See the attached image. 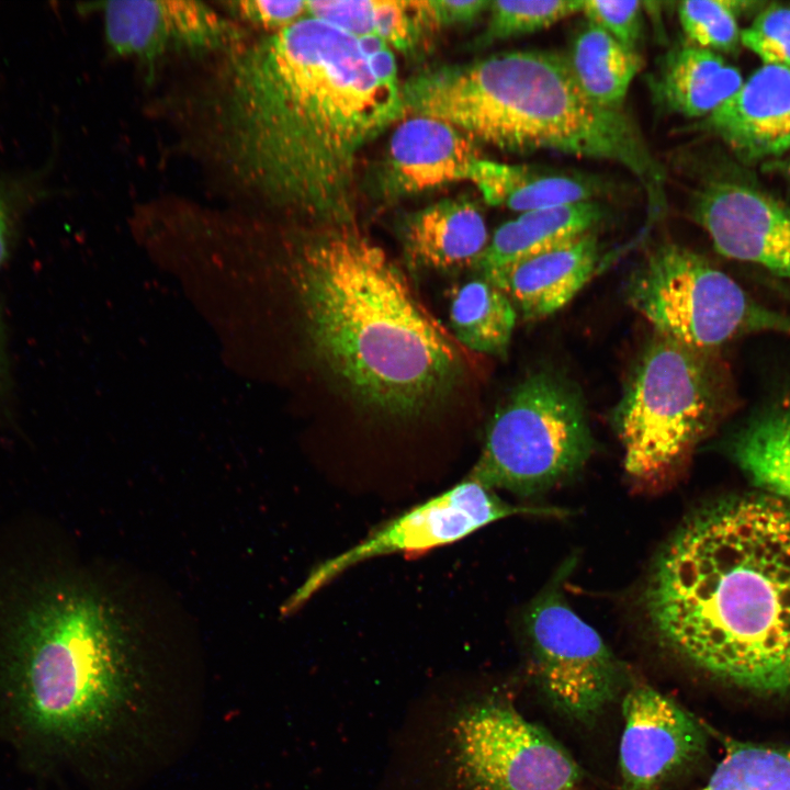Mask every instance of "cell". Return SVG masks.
<instances>
[{"label": "cell", "instance_id": "f546056e", "mask_svg": "<svg viewBox=\"0 0 790 790\" xmlns=\"http://www.w3.org/2000/svg\"><path fill=\"white\" fill-rule=\"evenodd\" d=\"M642 4L640 1L588 0L582 2V13L589 23L635 50L641 35Z\"/></svg>", "mask_w": 790, "mask_h": 790}, {"label": "cell", "instance_id": "6da1fadb", "mask_svg": "<svg viewBox=\"0 0 790 790\" xmlns=\"http://www.w3.org/2000/svg\"><path fill=\"white\" fill-rule=\"evenodd\" d=\"M400 88L374 76L357 37L306 15L221 55L193 98L195 139L245 198L350 225L358 155L405 116Z\"/></svg>", "mask_w": 790, "mask_h": 790}, {"label": "cell", "instance_id": "4fadbf2b", "mask_svg": "<svg viewBox=\"0 0 790 790\" xmlns=\"http://www.w3.org/2000/svg\"><path fill=\"white\" fill-rule=\"evenodd\" d=\"M693 219L715 251L790 282V206L745 183L712 180L691 200Z\"/></svg>", "mask_w": 790, "mask_h": 790}, {"label": "cell", "instance_id": "8d00e7d4", "mask_svg": "<svg viewBox=\"0 0 790 790\" xmlns=\"http://www.w3.org/2000/svg\"><path fill=\"white\" fill-rule=\"evenodd\" d=\"M772 284L776 290H779L786 297L790 300V282L774 280Z\"/></svg>", "mask_w": 790, "mask_h": 790}, {"label": "cell", "instance_id": "ba28073f", "mask_svg": "<svg viewBox=\"0 0 790 790\" xmlns=\"http://www.w3.org/2000/svg\"><path fill=\"white\" fill-rule=\"evenodd\" d=\"M625 297L655 334L708 353L748 335L790 337V315L763 305L704 257L676 242H662L645 255L630 273Z\"/></svg>", "mask_w": 790, "mask_h": 790}, {"label": "cell", "instance_id": "836d02e7", "mask_svg": "<svg viewBox=\"0 0 790 790\" xmlns=\"http://www.w3.org/2000/svg\"><path fill=\"white\" fill-rule=\"evenodd\" d=\"M357 40L374 76L383 83L400 86L396 61L390 46L374 34L362 35Z\"/></svg>", "mask_w": 790, "mask_h": 790}, {"label": "cell", "instance_id": "d6986e66", "mask_svg": "<svg viewBox=\"0 0 790 790\" xmlns=\"http://www.w3.org/2000/svg\"><path fill=\"white\" fill-rule=\"evenodd\" d=\"M603 217L605 210L596 200L521 213L495 230L476 269L488 280L591 233Z\"/></svg>", "mask_w": 790, "mask_h": 790}, {"label": "cell", "instance_id": "9c48e42d", "mask_svg": "<svg viewBox=\"0 0 790 790\" xmlns=\"http://www.w3.org/2000/svg\"><path fill=\"white\" fill-rule=\"evenodd\" d=\"M452 743L465 790H575L582 778L567 749L509 702L469 707L453 726Z\"/></svg>", "mask_w": 790, "mask_h": 790}, {"label": "cell", "instance_id": "277c9868", "mask_svg": "<svg viewBox=\"0 0 790 790\" xmlns=\"http://www.w3.org/2000/svg\"><path fill=\"white\" fill-rule=\"evenodd\" d=\"M21 588L0 617V742L44 777L113 720L128 656L94 589L44 577Z\"/></svg>", "mask_w": 790, "mask_h": 790}, {"label": "cell", "instance_id": "4dcf8cb0", "mask_svg": "<svg viewBox=\"0 0 790 790\" xmlns=\"http://www.w3.org/2000/svg\"><path fill=\"white\" fill-rule=\"evenodd\" d=\"M232 19L269 33L279 32L307 15L306 1L234 0L222 2Z\"/></svg>", "mask_w": 790, "mask_h": 790}, {"label": "cell", "instance_id": "83f0119b", "mask_svg": "<svg viewBox=\"0 0 790 790\" xmlns=\"http://www.w3.org/2000/svg\"><path fill=\"white\" fill-rule=\"evenodd\" d=\"M372 21L374 35L403 53H413L431 32L421 0H372Z\"/></svg>", "mask_w": 790, "mask_h": 790}, {"label": "cell", "instance_id": "cb8c5ba5", "mask_svg": "<svg viewBox=\"0 0 790 790\" xmlns=\"http://www.w3.org/2000/svg\"><path fill=\"white\" fill-rule=\"evenodd\" d=\"M455 338L469 349L506 357L517 321L507 294L479 276L453 291L449 311Z\"/></svg>", "mask_w": 790, "mask_h": 790}, {"label": "cell", "instance_id": "3957f363", "mask_svg": "<svg viewBox=\"0 0 790 790\" xmlns=\"http://www.w3.org/2000/svg\"><path fill=\"white\" fill-rule=\"evenodd\" d=\"M300 287L316 356L370 411L416 418L462 381L465 363L452 338L400 269L351 224L330 226L305 245Z\"/></svg>", "mask_w": 790, "mask_h": 790}, {"label": "cell", "instance_id": "8992f818", "mask_svg": "<svg viewBox=\"0 0 790 790\" xmlns=\"http://www.w3.org/2000/svg\"><path fill=\"white\" fill-rule=\"evenodd\" d=\"M712 356L657 334L644 345L612 411L628 473L669 470L715 425L725 395Z\"/></svg>", "mask_w": 790, "mask_h": 790}, {"label": "cell", "instance_id": "4316f807", "mask_svg": "<svg viewBox=\"0 0 790 790\" xmlns=\"http://www.w3.org/2000/svg\"><path fill=\"white\" fill-rule=\"evenodd\" d=\"M580 0H496L490 1L488 21L476 44L485 46L531 34L582 12Z\"/></svg>", "mask_w": 790, "mask_h": 790}, {"label": "cell", "instance_id": "7c38bea8", "mask_svg": "<svg viewBox=\"0 0 790 790\" xmlns=\"http://www.w3.org/2000/svg\"><path fill=\"white\" fill-rule=\"evenodd\" d=\"M94 5L111 52L147 65L168 55H223L248 41L239 23L202 1L114 0Z\"/></svg>", "mask_w": 790, "mask_h": 790}, {"label": "cell", "instance_id": "e575fe53", "mask_svg": "<svg viewBox=\"0 0 790 790\" xmlns=\"http://www.w3.org/2000/svg\"><path fill=\"white\" fill-rule=\"evenodd\" d=\"M13 219L14 212L9 192L0 184V267L9 255Z\"/></svg>", "mask_w": 790, "mask_h": 790}, {"label": "cell", "instance_id": "5bb4252c", "mask_svg": "<svg viewBox=\"0 0 790 790\" xmlns=\"http://www.w3.org/2000/svg\"><path fill=\"white\" fill-rule=\"evenodd\" d=\"M621 790H654L701 755L706 735L680 704L655 688L632 686L622 701Z\"/></svg>", "mask_w": 790, "mask_h": 790}, {"label": "cell", "instance_id": "ffe728a7", "mask_svg": "<svg viewBox=\"0 0 790 790\" xmlns=\"http://www.w3.org/2000/svg\"><path fill=\"white\" fill-rule=\"evenodd\" d=\"M656 102L675 114L706 117L743 84L741 71L721 54L684 44L670 49L650 79Z\"/></svg>", "mask_w": 790, "mask_h": 790}, {"label": "cell", "instance_id": "30bf717a", "mask_svg": "<svg viewBox=\"0 0 790 790\" xmlns=\"http://www.w3.org/2000/svg\"><path fill=\"white\" fill-rule=\"evenodd\" d=\"M524 627L537 677L549 699L574 720H594L623 685V667L612 651L555 589L530 605Z\"/></svg>", "mask_w": 790, "mask_h": 790}, {"label": "cell", "instance_id": "5b68a950", "mask_svg": "<svg viewBox=\"0 0 790 790\" xmlns=\"http://www.w3.org/2000/svg\"><path fill=\"white\" fill-rule=\"evenodd\" d=\"M400 89L405 115L441 120L509 153L551 150L620 163L643 184L653 208L664 203V169L639 127L622 110L594 103L563 55L510 50L433 66Z\"/></svg>", "mask_w": 790, "mask_h": 790}, {"label": "cell", "instance_id": "44dd1931", "mask_svg": "<svg viewBox=\"0 0 790 790\" xmlns=\"http://www.w3.org/2000/svg\"><path fill=\"white\" fill-rule=\"evenodd\" d=\"M467 180L488 204L520 213L594 201L601 188L586 174L482 158L473 163Z\"/></svg>", "mask_w": 790, "mask_h": 790}, {"label": "cell", "instance_id": "d590c367", "mask_svg": "<svg viewBox=\"0 0 790 790\" xmlns=\"http://www.w3.org/2000/svg\"><path fill=\"white\" fill-rule=\"evenodd\" d=\"M9 386L8 363L5 354L4 331L0 316V406L2 405Z\"/></svg>", "mask_w": 790, "mask_h": 790}, {"label": "cell", "instance_id": "2e32d148", "mask_svg": "<svg viewBox=\"0 0 790 790\" xmlns=\"http://www.w3.org/2000/svg\"><path fill=\"white\" fill-rule=\"evenodd\" d=\"M702 126L745 161L783 155L790 149V69L763 65Z\"/></svg>", "mask_w": 790, "mask_h": 790}, {"label": "cell", "instance_id": "ac0fdd59", "mask_svg": "<svg viewBox=\"0 0 790 790\" xmlns=\"http://www.w3.org/2000/svg\"><path fill=\"white\" fill-rule=\"evenodd\" d=\"M405 257L419 270L476 268L488 244L486 222L467 198L445 199L409 214L402 228Z\"/></svg>", "mask_w": 790, "mask_h": 790}, {"label": "cell", "instance_id": "603a6c76", "mask_svg": "<svg viewBox=\"0 0 790 790\" xmlns=\"http://www.w3.org/2000/svg\"><path fill=\"white\" fill-rule=\"evenodd\" d=\"M565 57L583 92L599 106L613 110H621L642 64L635 50L589 22Z\"/></svg>", "mask_w": 790, "mask_h": 790}, {"label": "cell", "instance_id": "8fae6325", "mask_svg": "<svg viewBox=\"0 0 790 790\" xmlns=\"http://www.w3.org/2000/svg\"><path fill=\"white\" fill-rule=\"evenodd\" d=\"M557 509L511 505L475 479L462 482L384 522L366 538L317 565L293 597L307 600L337 576L373 557L421 554L456 542L499 519L516 515H555Z\"/></svg>", "mask_w": 790, "mask_h": 790}, {"label": "cell", "instance_id": "9a60e30c", "mask_svg": "<svg viewBox=\"0 0 790 790\" xmlns=\"http://www.w3.org/2000/svg\"><path fill=\"white\" fill-rule=\"evenodd\" d=\"M479 159L475 142L441 120L411 115L390 138L381 167L380 187L397 199L467 180Z\"/></svg>", "mask_w": 790, "mask_h": 790}, {"label": "cell", "instance_id": "484cf974", "mask_svg": "<svg viewBox=\"0 0 790 790\" xmlns=\"http://www.w3.org/2000/svg\"><path fill=\"white\" fill-rule=\"evenodd\" d=\"M761 4L751 0H690L679 2L677 12L689 44L722 55L741 45L738 16L759 12Z\"/></svg>", "mask_w": 790, "mask_h": 790}, {"label": "cell", "instance_id": "f1b7e54d", "mask_svg": "<svg viewBox=\"0 0 790 790\" xmlns=\"http://www.w3.org/2000/svg\"><path fill=\"white\" fill-rule=\"evenodd\" d=\"M741 44L764 65L790 69V4H770L741 32Z\"/></svg>", "mask_w": 790, "mask_h": 790}, {"label": "cell", "instance_id": "7a4b0ae2", "mask_svg": "<svg viewBox=\"0 0 790 790\" xmlns=\"http://www.w3.org/2000/svg\"><path fill=\"white\" fill-rule=\"evenodd\" d=\"M643 606L657 637L738 687L790 693V504L721 500L661 551Z\"/></svg>", "mask_w": 790, "mask_h": 790}, {"label": "cell", "instance_id": "1f68e13d", "mask_svg": "<svg viewBox=\"0 0 790 790\" xmlns=\"http://www.w3.org/2000/svg\"><path fill=\"white\" fill-rule=\"evenodd\" d=\"M307 15L326 21L359 37L374 34L372 0H315L306 1Z\"/></svg>", "mask_w": 790, "mask_h": 790}, {"label": "cell", "instance_id": "d4e9b609", "mask_svg": "<svg viewBox=\"0 0 790 790\" xmlns=\"http://www.w3.org/2000/svg\"><path fill=\"white\" fill-rule=\"evenodd\" d=\"M698 790H790V746L731 742Z\"/></svg>", "mask_w": 790, "mask_h": 790}, {"label": "cell", "instance_id": "d6a6232c", "mask_svg": "<svg viewBox=\"0 0 790 790\" xmlns=\"http://www.w3.org/2000/svg\"><path fill=\"white\" fill-rule=\"evenodd\" d=\"M489 0H424L428 23L432 31L470 23L487 12Z\"/></svg>", "mask_w": 790, "mask_h": 790}, {"label": "cell", "instance_id": "e0dca14e", "mask_svg": "<svg viewBox=\"0 0 790 790\" xmlns=\"http://www.w3.org/2000/svg\"><path fill=\"white\" fill-rule=\"evenodd\" d=\"M599 260L600 246L591 232L487 281L507 294L523 320L535 321L563 308L592 278Z\"/></svg>", "mask_w": 790, "mask_h": 790}, {"label": "cell", "instance_id": "52a82bcc", "mask_svg": "<svg viewBox=\"0 0 790 790\" xmlns=\"http://www.w3.org/2000/svg\"><path fill=\"white\" fill-rule=\"evenodd\" d=\"M592 449L579 386L560 371L540 369L495 410L467 476L492 490L532 496L577 473Z\"/></svg>", "mask_w": 790, "mask_h": 790}, {"label": "cell", "instance_id": "7402d4cb", "mask_svg": "<svg viewBox=\"0 0 790 790\" xmlns=\"http://www.w3.org/2000/svg\"><path fill=\"white\" fill-rule=\"evenodd\" d=\"M726 449L755 484L790 501V395L752 414L727 438Z\"/></svg>", "mask_w": 790, "mask_h": 790}]
</instances>
